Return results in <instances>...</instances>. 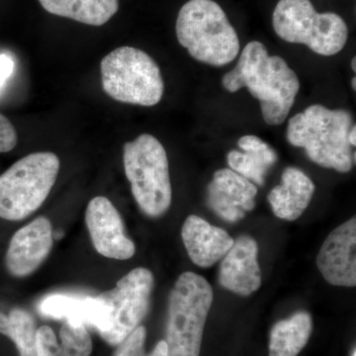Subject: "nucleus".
I'll use <instances>...</instances> for the list:
<instances>
[{"instance_id":"obj_25","label":"nucleus","mask_w":356,"mask_h":356,"mask_svg":"<svg viewBox=\"0 0 356 356\" xmlns=\"http://www.w3.org/2000/svg\"><path fill=\"white\" fill-rule=\"evenodd\" d=\"M17 132L11 122L0 114V153H8L17 145Z\"/></svg>"},{"instance_id":"obj_7","label":"nucleus","mask_w":356,"mask_h":356,"mask_svg":"<svg viewBox=\"0 0 356 356\" xmlns=\"http://www.w3.org/2000/svg\"><path fill=\"white\" fill-rule=\"evenodd\" d=\"M103 90L116 102L154 106L161 102L165 83L158 64L133 47L115 49L102 58Z\"/></svg>"},{"instance_id":"obj_5","label":"nucleus","mask_w":356,"mask_h":356,"mask_svg":"<svg viewBox=\"0 0 356 356\" xmlns=\"http://www.w3.org/2000/svg\"><path fill=\"white\" fill-rule=\"evenodd\" d=\"M124 168L136 202L152 218L170 209L172 191L168 154L161 142L143 134L124 145Z\"/></svg>"},{"instance_id":"obj_22","label":"nucleus","mask_w":356,"mask_h":356,"mask_svg":"<svg viewBox=\"0 0 356 356\" xmlns=\"http://www.w3.org/2000/svg\"><path fill=\"white\" fill-rule=\"evenodd\" d=\"M60 339L67 356H89L92 353V341L83 324L65 321L60 327Z\"/></svg>"},{"instance_id":"obj_6","label":"nucleus","mask_w":356,"mask_h":356,"mask_svg":"<svg viewBox=\"0 0 356 356\" xmlns=\"http://www.w3.org/2000/svg\"><path fill=\"white\" fill-rule=\"evenodd\" d=\"M60 159L50 152L28 154L0 175V218L20 221L41 207L57 180Z\"/></svg>"},{"instance_id":"obj_2","label":"nucleus","mask_w":356,"mask_h":356,"mask_svg":"<svg viewBox=\"0 0 356 356\" xmlns=\"http://www.w3.org/2000/svg\"><path fill=\"white\" fill-rule=\"evenodd\" d=\"M353 116L344 109L332 110L314 104L289 120L287 140L303 147L313 163L339 172H348L355 159L348 142Z\"/></svg>"},{"instance_id":"obj_3","label":"nucleus","mask_w":356,"mask_h":356,"mask_svg":"<svg viewBox=\"0 0 356 356\" xmlns=\"http://www.w3.org/2000/svg\"><path fill=\"white\" fill-rule=\"evenodd\" d=\"M178 42L198 62L222 67L240 53V40L222 7L213 0H189L177 20Z\"/></svg>"},{"instance_id":"obj_4","label":"nucleus","mask_w":356,"mask_h":356,"mask_svg":"<svg viewBox=\"0 0 356 356\" xmlns=\"http://www.w3.org/2000/svg\"><path fill=\"white\" fill-rule=\"evenodd\" d=\"M212 302V287L202 276L187 271L178 277L168 303V356H200Z\"/></svg>"},{"instance_id":"obj_21","label":"nucleus","mask_w":356,"mask_h":356,"mask_svg":"<svg viewBox=\"0 0 356 356\" xmlns=\"http://www.w3.org/2000/svg\"><path fill=\"white\" fill-rule=\"evenodd\" d=\"M36 322L29 312L15 308L9 315L0 313V334L17 346L20 356H37Z\"/></svg>"},{"instance_id":"obj_17","label":"nucleus","mask_w":356,"mask_h":356,"mask_svg":"<svg viewBox=\"0 0 356 356\" xmlns=\"http://www.w3.org/2000/svg\"><path fill=\"white\" fill-rule=\"evenodd\" d=\"M281 178L282 184L274 187L268 194V201L276 217L295 221L310 204L315 193V184L296 168H287Z\"/></svg>"},{"instance_id":"obj_20","label":"nucleus","mask_w":356,"mask_h":356,"mask_svg":"<svg viewBox=\"0 0 356 356\" xmlns=\"http://www.w3.org/2000/svg\"><path fill=\"white\" fill-rule=\"evenodd\" d=\"M313 332L310 314L298 312L276 323L271 330L269 356H297L303 350Z\"/></svg>"},{"instance_id":"obj_9","label":"nucleus","mask_w":356,"mask_h":356,"mask_svg":"<svg viewBox=\"0 0 356 356\" xmlns=\"http://www.w3.org/2000/svg\"><path fill=\"white\" fill-rule=\"evenodd\" d=\"M154 289V275L138 267L117 282L116 287L98 295L108 312L106 329L100 336L111 346H118L132 334L146 317Z\"/></svg>"},{"instance_id":"obj_18","label":"nucleus","mask_w":356,"mask_h":356,"mask_svg":"<svg viewBox=\"0 0 356 356\" xmlns=\"http://www.w3.org/2000/svg\"><path fill=\"white\" fill-rule=\"evenodd\" d=\"M238 147L245 153L232 151L228 154V165L232 170L262 186L268 170L278 161L273 147L254 135L243 136L238 140Z\"/></svg>"},{"instance_id":"obj_8","label":"nucleus","mask_w":356,"mask_h":356,"mask_svg":"<svg viewBox=\"0 0 356 356\" xmlns=\"http://www.w3.org/2000/svg\"><path fill=\"white\" fill-rule=\"evenodd\" d=\"M273 23L283 41L306 44L318 55H337L348 42L346 21L336 13H317L310 0H280Z\"/></svg>"},{"instance_id":"obj_29","label":"nucleus","mask_w":356,"mask_h":356,"mask_svg":"<svg viewBox=\"0 0 356 356\" xmlns=\"http://www.w3.org/2000/svg\"><path fill=\"white\" fill-rule=\"evenodd\" d=\"M351 67H353V72H356V58H353V62H351Z\"/></svg>"},{"instance_id":"obj_12","label":"nucleus","mask_w":356,"mask_h":356,"mask_svg":"<svg viewBox=\"0 0 356 356\" xmlns=\"http://www.w3.org/2000/svg\"><path fill=\"white\" fill-rule=\"evenodd\" d=\"M53 227L46 217H38L14 234L6 255L7 271L26 277L44 261L53 247Z\"/></svg>"},{"instance_id":"obj_10","label":"nucleus","mask_w":356,"mask_h":356,"mask_svg":"<svg viewBox=\"0 0 356 356\" xmlns=\"http://www.w3.org/2000/svg\"><path fill=\"white\" fill-rule=\"evenodd\" d=\"M86 221L93 245L103 257L126 261L135 254V243L126 235L120 214L108 198H93L86 208Z\"/></svg>"},{"instance_id":"obj_1","label":"nucleus","mask_w":356,"mask_h":356,"mask_svg":"<svg viewBox=\"0 0 356 356\" xmlns=\"http://www.w3.org/2000/svg\"><path fill=\"white\" fill-rule=\"evenodd\" d=\"M229 92L247 88L261 102V113L268 125L284 123L298 95L300 83L294 70L280 56H269L266 46L252 41L245 47L238 64L222 76Z\"/></svg>"},{"instance_id":"obj_31","label":"nucleus","mask_w":356,"mask_h":356,"mask_svg":"<svg viewBox=\"0 0 356 356\" xmlns=\"http://www.w3.org/2000/svg\"><path fill=\"white\" fill-rule=\"evenodd\" d=\"M355 353H356L355 350H353V356H355Z\"/></svg>"},{"instance_id":"obj_28","label":"nucleus","mask_w":356,"mask_h":356,"mask_svg":"<svg viewBox=\"0 0 356 356\" xmlns=\"http://www.w3.org/2000/svg\"><path fill=\"white\" fill-rule=\"evenodd\" d=\"M356 127L353 125V127L351 128L350 134H348V142L351 145V147H355L356 145Z\"/></svg>"},{"instance_id":"obj_24","label":"nucleus","mask_w":356,"mask_h":356,"mask_svg":"<svg viewBox=\"0 0 356 356\" xmlns=\"http://www.w3.org/2000/svg\"><path fill=\"white\" fill-rule=\"evenodd\" d=\"M146 327L139 325L137 329L129 334L119 348L116 356H146L145 343H146Z\"/></svg>"},{"instance_id":"obj_14","label":"nucleus","mask_w":356,"mask_h":356,"mask_svg":"<svg viewBox=\"0 0 356 356\" xmlns=\"http://www.w3.org/2000/svg\"><path fill=\"white\" fill-rule=\"evenodd\" d=\"M259 245L250 236H241L222 257L219 282L229 291L247 297L261 285V273L257 261Z\"/></svg>"},{"instance_id":"obj_27","label":"nucleus","mask_w":356,"mask_h":356,"mask_svg":"<svg viewBox=\"0 0 356 356\" xmlns=\"http://www.w3.org/2000/svg\"><path fill=\"white\" fill-rule=\"evenodd\" d=\"M146 356H168V346H166L165 341H159L154 350Z\"/></svg>"},{"instance_id":"obj_19","label":"nucleus","mask_w":356,"mask_h":356,"mask_svg":"<svg viewBox=\"0 0 356 356\" xmlns=\"http://www.w3.org/2000/svg\"><path fill=\"white\" fill-rule=\"evenodd\" d=\"M49 13L91 26L108 22L119 9L118 0H39Z\"/></svg>"},{"instance_id":"obj_11","label":"nucleus","mask_w":356,"mask_h":356,"mask_svg":"<svg viewBox=\"0 0 356 356\" xmlns=\"http://www.w3.org/2000/svg\"><path fill=\"white\" fill-rule=\"evenodd\" d=\"M356 220L351 218L325 238L317 257L318 270L334 286L356 285Z\"/></svg>"},{"instance_id":"obj_30","label":"nucleus","mask_w":356,"mask_h":356,"mask_svg":"<svg viewBox=\"0 0 356 356\" xmlns=\"http://www.w3.org/2000/svg\"><path fill=\"white\" fill-rule=\"evenodd\" d=\"M351 86H353V90L356 89V79L355 77H353V81H351Z\"/></svg>"},{"instance_id":"obj_15","label":"nucleus","mask_w":356,"mask_h":356,"mask_svg":"<svg viewBox=\"0 0 356 356\" xmlns=\"http://www.w3.org/2000/svg\"><path fill=\"white\" fill-rule=\"evenodd\" d=\"M181 236L189 257L200 267L214 266L234 245L233 238L225 229L212 226L196 215L185 220Z\"/></svg>"},{"instance_id":"obj_26","label":"nucleus","mask_w":356,"mask_h":356,"mask_svg":"<svg viewBox=\"0 0 356 356\" xmlns=\"http://www.w3.org/2000/svg\"><path fill=\"white\" fill-rule=\"evenodd\" d=\"M14 70V60L6 54L0 55V88L4 86L7 79L11 76Z\"/></svg>"},{"instance_id":"obj_23","label":"nucleus","mask_w":356,"mask_h":356,"mask_svg":"<svg viewBox=\"0 0 356 356\" xmlns=\"http://www.w3.org/2000/svg\"><path fill=\"white\" fill-rule=\"evenodd\" d=\"M37 356H67L55 332L48 325H42L36 334Z\"/></svg>"},{"instance_id":"obj_13","label":"nucleus","mask_w":356,"mask_h":356,"mask_svg":"<svg viewBox=\"0 0 356 356\" xmlns=\"http://www.w3.org/2000/svg\"><path fill=\"white\" fill-rule=\"evenodd\" d=\"M257 186L229 168L217 170L208 185L207 204L225 221L235 222L254 209Z\"/></svg>"},{"instance_id":"obj_16","label":"nucleus","mask_w":356,"mask_h":356,"mask_svg":"<svg viewBox=\"0 0 356 356\" xmlns=\"http://www.w3.org/2000/svg\"><path fill=\"white\" fill-rule=\"evenodd\" d=\"M38 309L46 317L90 325L99 334L106 329L108 323L106 307L97 297L54 294L42 300Z\"/></svg>"}]
</instances>
